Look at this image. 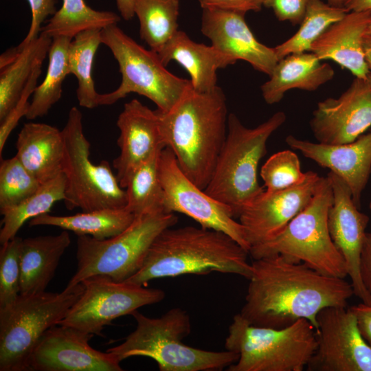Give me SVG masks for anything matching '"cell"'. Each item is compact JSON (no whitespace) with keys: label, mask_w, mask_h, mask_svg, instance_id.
Segmentation results:
<instances>
[{"label":"cell","mask_w":371,"mask_h":371,"mask_svg":"<svg viewBox=\"0 0 371 371\" xmlns=\"http://www.w3.org/2000/svg\"><path fill=\"white\" fill-rule=\"evenodd\" d=\"M310 127L319 143L352 142L371 127V89L366 80L355 78L337 98L317 103Z\"/></svg>","instance_id":"17"},{"label":"cell","mask_w":371,"mask_h":371,"mask_svg":"<svg viewBox=\"0 0 371 371\" xmlns=\"http://www.w3.org/2000/svg\"><path fill=\"white\" fill-rule=\"evenodd\" d=\"M286 120L285 113L278 111L250 128L234 113L228 115L226 138L205 191L229 206L235 217L265 191L258 181V164L267 153L268 139Z\"/></svg>","instance_id":"5"},{"label":"cell","mask_w":371,"mask_h":371,"mask_svg":"<svg viewBox=\"0 0 371 371\" xmlns=\"http://www.w3.org/2000/svg\"><path fill=\"white\" fill-rule=\"evenodd\" d=\"M322 177L307 172L301 184L267 192L265 190L238 215L250 248L278 234L309 203Z\"/></svg>","instance_id":"16"},{"label":"cell","mask_w":371,"mask_h":371,"mask_svg":"<svg viewBox=\"0 0 371 371\" xmlns=\"http://www.w3.org/2000/svg\"><path fill=\"white\" fill-rule=\"evenodd\" d=\"M66 177L61 172L51 181L42 184L38 190L19 204L1 212L2 227L0 243L3 245L16 236L27 220L49 213L57 201L64 200Z\"/></svg>","instance_id":"33"},{"label":"cell","mask_w":371,"mask_h":371,"mask_svg":"<svg viewBox=\"0 0 371 371\" xmlns=\"http://www.w3.org/2000/svg\"><path fill=\"white\" fill-rule=\"evenodd\" d=\"M285 142L291 148L341 178L350 188L355 203L360 207L361 196L371 172V131L342 144L314 143L291 135Z\"/></svg>","instance_id":"21"},{"label":"cell","mask_w":371,"mask_h":371,"mask_svg":"<svg viewBox=\"0 0 371 371\" xmlns=\"http://www.w3.org/2000/svg\"><path fill=\"white\" fill-rule=\"evenodd\" d=\"M334 76L333 67L322 63L315 54H291L278 61L269 80L260 87L262 95L267 104H276L291 89L314 91Z\"/></svg>","instance_id":"25"},{"label":"cell","mask_w":371,"mask_h":371,"mask_svg":"<svg viewBox=\"0 0 371 371\" xmlns=\"http://www.w3.org/2000/svg\"><path fill=\"white\" fill-rule=\"evenodd\" d=\"M363 47L365 55V59L371 71V34H366L363 37Z\"/></svg>","instance_id":"47"},{"label":"cell","mask_w":371,"mask_h":371,"mask_svg":"<svg viewBox=\"0 0 371 371\" xmlns=\"http://www.w3.org/2000/svg\"><path fill=\"white\" fill-rule=\"evenodd\" d=\"M64 152L62 172L66 177L64 202L67 210L89 212L123 208L126 190L120 186L107 161L98 164L90 160L91 144L83 133L82 115L73 106L62 130Z\"/></svg>","instance_id":"11"},{"label":"cell","mask_w":371,"mask_h":371,"mask_svg":"<svg viewBox=\"0 0 371 371\" xmlns=\"http://www.w3.org/2000/svg\"><path fill=\"white\" fill-rule=\"evenodd\" d=\"M120 16L111 11L96 10L85 0H63L61 7L42 27L41 32L53 38L66 36L73 38L78 33L90 30H102L117 24Z\"/></svg>","instance_id":"30"},{"label":"cell","mask_w":371,"mask_h":371,"mask_svg":"<svg viewBox=\"0 0 371 371\" xmlns=\"http://www.w3.org/2000/svg\"><path fill=\"white\" fill-rule=\"evenodd\" d=\"M84 290L80 282L60 293L21 295L0 308V371H27L32 350L45 332L67 315Z\"/></svg>","instance_id":"9"},{"label":"cell","mask_w":371,"mask_h":371,"mask_svg":"<svg viewBox=\"0 0 371 371\" xmlns=\"http://www.w3.org/2000/svg\"><path fill=\"white\" fill-rule=\"evenodd\" d=\"M366 82L369 86V87L371 89V72L369 74V75L368 76L367 78H366Z\"/></svg>","instance_id":"49"},{"label":"cell","mask_w":371,"mask_h":371,"mask_svg":"<svg viewBox=\"0 0 371 371\" xmlns=\"http://www.w3.org/2000/svg\"><path fill=\"white\" fill-rule=\"evenodd\" d=\"M159 174L164 191V210L187 215L201 227L225 233L249 251L244 229L232 209L210 196L181 170L170 148L161 152Z\"/></svg>","instance_id":"13"},{"label":"cell","mask_w":371,"mask_h":371,"mask_svg":"<svg viewBox=\"0 0 371 371\" xmlns=\"http://www.w3.org/2000/svg\"><path fill=\"white\" fill-rule=\"evenodd\" d=\"M360 272L366 289L371 295V234L366 233L361 255Z\"/></svg>","instance_id":"44"},{"label":"cell","mask_w":371,"mask_h":371,"mask_svg":"<svg viewBox=\"0 0 371 371\" xmlns=\"http://www.w3.org/2000/svg\"><path fill=\"white\" fill-rule=\"evenodd\" d=\"M344 8L348 11H371V0H344Z\"/></svg>","instance_id":"46"},{"label":"cell","mask_w":371,"mask_h":371,"mask_svg":"<svg viewBox=\"0 0 371 371\" xmlns=\"http://www.w3.org/2000/svg\"><path fill=\"white\" fill-rule=\"evenodd\" d=\"M41 186L15 155L0 165V212L10 209L32 196Z\"/></svg>","instance_id":"36"},{"label":"cell","mask_w":371,"mask_h":371,"mask_svg":"<svg viewBox=\"0 0 371 371\" xmlns=\"http://www.w3.org/2000/svg\"><path fill=\"white\" fill-rule=\"evenodd\" d=\"M16 156L44 184L62 172L64 140L62 131L45 123L24 124L16 144Z\"/></svg>","instance_id":"24"},{"label":"cell","mask_w":371,"mask_h":371,"mask_svg":"<svg viewBox=\"0 0 371 371\" xmlns=\"http://www.w3.org/2000/svg\"><path fill=\"white\" fill-rule=\"evenodd\" d=\"M157 54L164 66L171 60L180 64L189 74L192 88L201 93L218 86V69L236 63L214 46L196 43L179 30Z\"/></svg>","instance_id":"23"},{"label":"cell","mask_w":371,"mask_h":371,"mask_svg":"<svg viewBox=\"0 0 371 371\" xmlns=\"http://www.w3.org/2000/svg\"><path fill=\"white\" fill-rule=\"evenodd\" d=\"M100 29H90L76 34L68 48L69 74L78 80L77 99L80 106L93 109L99 106L92 69L95 55L102 43Z\"/></svg>","instance_id":"29"},{"label":"cell","mask_w":371,"mask_h":371,"mask_svg":"<svg viewBox=\"0 0 371 371\" xmlns=\"http://www.w3.org/2000/svg\"><path fill=\"white\" fill-rule=\"evenodd\" d=\"M161 152L139 166L126 187L124 207L135 216L153 210L164 211V191L159 174Z\"/></svg>","instance_id":"35"},{"label":"cell","mask_w":371,"mask_h":371,"mask_svg":"<svg viewBox=\"0 0 371 371\" xmlns=\"http://www.w3.org/2000/svg\"><path fill=\"white\" fill-rule=\"evenodd\" d=\"M177 221L174 213L153 210L136 215L126 229L111 238L78 236L77 269L67 286L97 275L117 282L127 280L140 269L156 238Z\"/></svg>","instance_id":"8"},{"label":"cell","mask_w":371,"mask_h":371,"mask_svg":"<svg viewBox=\"0 0 371 371\" xmlns=\"http://www.w3.org/2000/svg\"><path fill=\"white\" fill-rule=\"evenodd\" d=\"M333 202L328 212V227L331 239L343 256L354 295L362 302L371 305V295L361 276L362 247L369 217L355 203L350 188L338 176L329 172Z\"/></svg>","instance_id":"18"},{"label":"cell","mask_w":371,"mask_h":371,"mask_svg":"<svg viewBox=\"0 0 371 371\" xmlns=\"http://www.w3.org/2000/svg\"><path fill=\"white\" fill-rule=\"evenodd\" d=\"M94 335L56 324L38 340L28 360L31 371H122L120 362L109 352L89 344Z\"/></svg>","instance_id":"15"},{"label":"cell","mask_w":371,"mask_h":371,"mask_svg":"<svg viewBox=\"0 0 371 371\" xmlns=\"http://www.w3.org/2000/svg\"><path fill=\"white\" fill-rule=\"evenodd\" d=\"M370 20L371 11L348 12L312 44L310 52L321 60H333L355 78L366 80L371 71L363 42Z\"/></svg>","instance_id":"22"},{"label":"cell","mask_w":371,"mask_h":371,"mask_svg":"<svg viewBox=\"0 0 371 371\" xmlns=\"http://www.w3.org/2000/svg\"><path fill=\"white\" fill-rule=\"evenodd\" d=\"M101 41L117 60L122 81L115 90L100 94L99 105L113 104L136 93L153 102L158 110L168 111L192 87L190 80L168 71L157 52L138 44L117 24L102 29Z\"/></svg>","instance_id":"10"},{"label":"cell","mask_w":371,"mask_h":371,"mask_svg":"<svg viewBox=\"0 0 371 371\" xmlns=\"http://www.w3.org/2000/svg\"><path fill=\"white\" fill-rule=\"evenodd\" d=\"M245 14L214 8H202L201 31L212 45L242 60L269 76L279 60L274 47L259 42L249 27Z\"/></svg>","instance_id":"20"},{"label":"cell","mask_w":371,"mask_h":371,"mask_svg":"<svg viewBox=\"0 0 371 371\" xmlns=\"http://www.w3.org/2000/svg\"><path fill=\"white\" fill-rule=\"evenodd\" d=\"M225 348L238 355L228 371H303L317 348L316 329L304 319L282 328L256 326L237 313Z\"/></svg>","instance_id":"6"},{"label":"cell","mask_w":371,"mask_h":371,"mask_svg":"<svg viewBox=\"0 0 371 371\" xmlns=\"http://www.w3.org/2000/svg\"><path fill=\"white\" fill-rule=\"evenodd\" d=\"M135 214L123 208H105L82 212L70 216H54L49 213L32 218L30 226L50 225L71 231L77 236L87 235L102 240L115 236L126 229Z\"/></svg>","instance_id":"27"},{"label":"cell","mask_w":371,"mask_h":371,"mask_svg":"<svg viewBox=\"0 0 371 371\" xmlns=\"http://www.w3.org/2000/svg\"><path fill=\"white\" fill-rule=\"evenodd\" d=\"M120 155L113 162L120 186L126 188L134 171L160 153L163 144L156 111L137 99L126 102L117 120Z\"/></svg>","instance_id":"19"},{"label":"cell","mask_w":371,"mask_h":371,"mask_svg":"<svg viewBox=\"0 0 371 371\" xmlns=\"http://www.w3.org/2000/svg\"><path fill=\"white\" fill-rule=\"evenodd\" d=\"M71 40L66 36L52 38L48 52L47 73L41 84L34 91L32 100L25 115L27 120L47 115L61 98L63 83L66 76L70 74L68 48Z\"/></svg>","instance_id":"32"},{"label":"cell","mask_w":371,"mask_h":371,"mask_svg":"<svg viewBox=\"0 0 371 371\" xmlns=\"http://www.w3.org/2000/svg\"><path fill=\"white\" fill-rule=\"evenodd\" d=\"M180 0H134L140 38L158 53L178 30Z\"/></svg>","instance_id":"31"},{"label":"cell","mask_w":371,"mask_h":371,"mask_svg":"<svg viewBox=\"0 0 371 371\" xmlns=\"http://www.w3.org/2000/svg\"><path fill=\"white\" fill-rule=\"evenodd\" d=\"M240 315L256 326L282 328L301 319L317 328V316L330 306L346 307L352 284L281 255L254 260Z\"/></svg>","instance_id":"1"},{"label":"cell","mask_w":371,"mask_h":371,"mask_svg":"<svg viewBox=\"0 0 371 371\" xmlns=\"http://www.w3.org/2000/svg\"><path fill=\"white\" fill-rule=\"evenodd\" d=\"M71 243L68 231L23 239L21 249L20 294L45 291L60 260Z\"/></svg>","instance_id":"26"},{"label":"cell","mask_w":371,"mask_h":371,"mask_svg":"<svg viewBox=\"0 0 371 371\" xmlns=\"http://www.w3.org/2000/svg\"><path fill=\"white\" fill-rule=\"evenodd\" d=\"M366 34H371V20L370 21V23L368 27V30L366 31Z\"/></svg>","instance_id":"50"},{"label":"cell","mask_w":371,"mask_h":371,"mask_svg":"<svg viewBox=\"0 0 371 371\" xmlns=\"http://www.w3.org/2000/svg\"><path fill=\"white\" fill-rule=\"evenodd\" d=\"M43 64L38 65L33 70L22 93L15 106L11 110L6 118L1 122L0 126V155H1L5 142L12 131L16 127L19 120L25 116L30 103V95L34 93L38 78L41 73Z\"/></svg>","instance_id":"39"},{"label":"cell","mask_w":371,"mask_h":371,"mask_svg":"<svg viewBox=\"0 0 371 371\" xmlns=\"http://www.w3.org/2000/svg\"><path fill=\"white\" fill-rule=\"evenodd\" d=\"M52 38L41 33L25 46L14 60L0 69V122H2L18 102L34 68L43 64Z\"/></svg>","instance_id":"28"},{"label":"cell","mask_w":371,"mask_h":371,"mask_svg":"<svg viewBox=\"0 0 371 371\" xmlns=\"http://www.w3.org/2000/svg\"><path fill=\"white\" fill-rule=\"evenodd\" d=\"M333 192L327 177L321 182L307 206L273 238L251 247L254 260L281 255L301 262L322 274L345 278L344 259L334 245L328 227V212Z\"/></svg>","instance_id":"7"},{"label":"cell","mask_w":371,"mask_h":371,"mask_svg":"<svg viewBox=\"0 0 371 371\" xmlns=\"http://www.w3.org/2000/svg\"><path fill=\"white\" fill-rule=\"evenodd\" d=\"M308 0H265L264 6L271 8L280 21L300 25L305 15Z\"/></svg>","instance_id":"41"},{"label":"cell","mask_w":371,"mask_h":371,"mask_svg":"<svg viewBox=\"0 0 371 371\" xmlns=\"http://www.w3.org/2000/svg\"><path fill=\"white\" fill-rule=\"evenodd\" d=\"M317 348L308 371H371V347L346 307L330 306L317 316Z\"/></svg>","instance_id":"14"},{"label":"cell","mask_w":371,"mask_h":371,"mask_svg":"<svg viewBox=\"0 0 371 371\" xmlns=\"http://www.w3.org/2000/svg\"><path fill=\"white\" fill-rule=\"evenodd\" d=\"M249 251L224 232L203 227H168L151 245L140 269L126 282L145 286L155 279L211 272L249 280Z\"/></svg>","instance_id":"3"},{"label":"cell","mask_w":371,"mask_h":371,"mask_svg":"<svg viewBox=\"0 0 371 371\" xmlns=\"http://www.w3.org/2000/svg\"><path fill=\"white\" fill-rule=\"evenodd\" d=\"M131 315L137 326L121 344L109 348L121 362L132 357L155 360L160 371H213L227 368L238 359L236 352L210 351L183 343L191 332L189 314L172 308L159 317H149L138 311Z\"/></svg>","instance_id":"4"},{"label":"cell","mask_w":371,"mask_h":371,"mask_svg":"<svg viewBox=\"0 0 371 371\" xmlns=\"http://www.w3.org/2000/svg\"><path fill=\"white\" fill-rule=\"evenodd\" d=\"M165 147L173 152L184 174L205 190L225 142L227 109L223 91L191 87L168 111L155 110Z\"/></svg>","instance_id":"2"},{"label":"cell","mask_w":371,"mask_h":371,"mask_svg":"<svg viewBox=\"0 0 371 371\" xmlns=\"http://www.w3.org/2000/svg\"><path fill=\"white\" fill-rule=\"evenodd\" d=\"M31 10V23L28 32L23 41L16 46L19 50L38 38L42 24L49 16L57 11L56 0H27Z\"/></svg>","instance_id":"40"},{"label":"cell","mask_w":371,"mask_h":371,"mask_svg":"<svg viewBox=\"0 0 371 371\" xmlns=\"http://www.w3.org/2000/svg\"><path fill=\"white\" fill-rule=\"evenodd\" d=\"M265 0H198L201 7L214 8L243 14L249 11L259 12Z\"/></svg>","instance_id":"42"},{"label":"cell","mask_w":371,"mask_h":371,"mask_svg":"<svg viewBox=\"0 0 371 371\" xmlns=\"http://www.w3.org/2000/svg\"><path fill=\"white\" fill-rule=\"evenodd\" d=\"M370 212H371V201H370ZM370 234H371V232H370Z\"/></svg>","instance_id":"51"},{"label":"cell","mask_w":371,"mask_h":371,"mask_svg":"<svg viewBox=\"0 0 371 371\" xmlns=\"http://www.w3.org/2000/svg\"><path fill=\"white\" fill-rule=\"evenodd\" d=\"M327 3L334 7L344 8V0H326Z\"/></svg>","instance_id":"48"},{"label":"cell","mask_w":371,"mask_h":371,"mask_svg":"<svg viewBox=\"0 0 371 371\" xmlns=\"http://www.w3.org/2000/svg\"><path fill=\"white\" fill-rule=\"evenodd\" d=\"M23 238L15 236L0 250V308L12 304L20 295L21 249Z\"/></svg>","instance_id":"38"},{"label":"cell","mask_w":371,"mask_h":371,"mask_svg":"<svg viewBox=\"0 0 371 371\" xmlns=\"http://www.w3.org/2000/svg\"><path fill=\"white\" fill-rule=\"evenodd\" d=\"M349 309L356 317L361 335L371 347V305L362 302Z\"/></svg>","instance_id":"43"},{"label":"cell","mask_w":371,"mask_h":371,"mask_svg":"<svg viewBox=\"0 0 371 371\" xmlns=\"http://www.w3.org/2000/svg\"><path fill=\"white\" fill-rule=\"evenodd\" d=\"M81 283L82 293L58 324L102 337L104 327L113 320L165 297L161 289L117 282L106 276H93Z\"/></svg>","instance_id":"12"},{"label":"cell","mask_w":371,"mask_h":371,"mask_svg":"<svg viewBox=\"0 0 371 371\" xmlns=\"http://www.w3.org/2000/svg\"><path fill=\"white\" fill-rule=\"evenodd\" d=\"M347 12L344 8L334 7L322 0H308L298 30L274 47L278 59L291 54L310 52L312 44Z\"/></svg>","instance_id":"34"},{"label":"cell","mask_w":371,"mask_h":371,"mask_svg":"<svg viewBox=\"0 0 371 371\" xmlns=\"http://www.w3.org/2000/svg\"><path fill=\"white\" fill-rule=\"evenodd\" d=\"M260 177L267 192H275L302 183L307 172L301 170L297 155L285 150L271 155L262 166Z\"/></svg>","instance_id":"37"},{"label":"cell","mask_w":371,"mask_h":371,"mask_svg":"<svg viewBox=\"0 0 371 371\" xmlns=\"http://www.w3.org/2000/svg\"><path fill=\"white\" fill-rule=\"evenodd\" d=\"M117 10L126 21L131 20L135 16L134 0H116Z\"/></svg>","instance_id":"45"}]
</instances>
